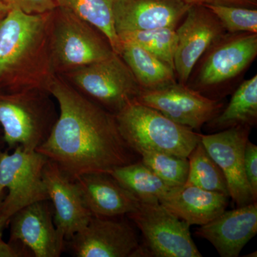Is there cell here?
<instances>
[{"label": "cell", "instance_id": "obj_1", "mask_svg": "<svg viewBox=\"0 0 257 257\" xmlns=\"http://www.w3.org/2000/svg\"><path fill=\"white\" fill-rule=\"evenodd\" d=\"M47 92L60 113L36 151L55 162L75 180L89 173H108L138 161L140 155L120 133L115 115L77 91L56 74Z\"/></svg>", "mask_w": 257, "mask_h": 257}, {"label": "cell", "instance_id": "obj_2", "mask_svg": "<svg viewBox=\"0 0 257 257\" xmlns=\"http://www.w3.org/2000/svg\"><path fill=\"white\" fill-rule=\"evenodd\" d=\"M51 13L30 15L10 9L0 21V92H48L56 75L51 58Z\"/></svg>", "mask_w": 257, "mask_h": 257}, {"label": "cell", "instance_id": "obj_3", "mask_svg": "<svg viewBox=\"0 0 257 257\" xmlns=\"http://www.w3.org/2000/svg\"><path fill=\"white\" fill-rule=\"evenodd\" d=\"M114 115L121 136L138 154L150 150L187 158L200 142L199 134L136 99Z\"/></svg>", "mask_w": 257, "mask_h": 257}, {"label": "cell", "instance_id": "obj_4", "mask_svg": "<svg viewBox=\"0 0 257 257\" xmlns=\"http://www.w3.org/2000/svg\"><path fill=\"white\" fill-rule=\"evenodd\" d=\"M50 38L52 66L58 75L104 60L115 52L100 31L63 8L51 13Z\"/></svg>", "mask_w": 257, "mask_h": 257}, {"label": "cell", "instance_id": "obj_5", "mask_svg": "<svg viewBox=\"0 0 257 257\" xmlns=\"http://www.w3.org/2000/svg\"><path fill=\"white\" fill-rule=\"evenodd\" d=\"M47 92H0V126L9 150L18 146L36 150L57 116Z\"/></svg>", "mask_w": 257, "mask_h": 257}, {"label": "cell", "instance_id": "obj_6", "mask_svg": "<svg viewBox=\"0 0 257 257\" xmlns=\"http://www.w3.org/2000/svg\"><path fill=\"white\" fill-rule=\"evenodd\" d=\"M256 56L257 33L226 32L199 60L195 80L187 85L207 97L221 100L230 82L241 76Z\"/></svg>", "mask_w": 257, "mask_h": 257}, {"label": "cell", "instance_id": "obj_7", "mask_svg": "<svg viewBox=\"0 0 257 257\" xmlns=\"http://www.w3.org/2000/svg\"><path fill=\"white\" fill-rule=\"evenodd\" d=\"M62 77L83 95L114 114L136 99L143 91L133 72L116 52Z\"/></svg>", "mask_w": 257, "mask_h": 257}, {"label": "cell", "instance_id": "obj_8", "mask_svg": "<svg viewBox=\"0 0 257 257\" xmlns=\"http://www.w3.org/2000/svg\"><path fill=\"white\" fill-rule=\"evenodd\" d=\"M13 150L0 151V190L8 191L0 205V218L6 224L23 208L49 200L43 176L48 159L22 146Z\"/></svg>", "mask_w": 257, "mask_h": 257}, {"label": "cell", "instance_id": "obj_9", "mask_svg": "<svg viewBox=\"0 0 257 257\" xmlns=\"http://www.w3.org/2000/svg\"><path fill=\"white\" fill-rule=\"evenodd\" d=\"M140 230L147 256L202 257L191 235L190 226L160 202H140L126 215Z\"/></svg>", "mask_w": 257, "mask_h": 257}, {"label": "cell", "instance_id": "obj_10", "mask_svg": "<svg viewBox=\"0 0 257 257\" xmlns=\"http://www.w3.org/2000/svg\"><path fill=\"white\" fill-rule=\"evenodd\" d=\"M116 218L92 216L65 247L76 257L147 256L133 224Z\"/></svg>", "mask_w": 257, "mask_h": 257}, {"label": "cell", "instance_id": "obj_11", "mask_svg": "<svg viewBox=\"0 0 257 257\" xmlns=\"http://www.w3.org/2000/svg\"><path fill=\"white\" fill-rule=\"evenodd\" d=\"M136 100L192 130H200L224 106L220 99H211L177 82L155 90H143Z\"/></svg>", "mask_w": 257, "mask_h": 257}, {"label": "cell", "instance_id": "obj_12", "mask_svg": "<svg viewBox=\"0 0 257 257\" xmlns=\"http://www.w3.org/2000/svg\"><path fill=\"white\" fill-rule=\"evenodd\" d=\"M176 77L178 82L187 84L199 60L226 31L219 19L206 5L194 4L176 29Z\"/></svg>", "mask_w": 257, "mask_h": 257}, {"label": "cell", "instance_id": "obj_13", "mask_svg": "<svg viewBox=\"0 0 257 257\" xmlns=\"http://www.w3.org/2000/svg\"><path fill=\"white\" fill-rule=\"evenodd\" d=\"M249 126H237L211 135H201L200 142L222 171L229 197L237 207L254 202L244 172V152Z\"/></svg>", "mask_w": 257, "mask_h": 257}, {"label": "cell", "instance_id": "obj_14", "mask_svg": "<svg viewBox=\"0 0 257 257\" xmlns=\"http://www.w3.org/2000/svg\"><path fill=\"white\" fill-rule=\"evenodd\" d=\"M10 242L26 248L35 257H59L65 248L54 221L50 200L40 201L23 208L8 221Z\"/></svg>", "mask_w": 257, "mask_h": 257}, {"label": "cell", "instance_id": "obj_15", "mask_svg": "<svg viewBox=\"0 0 257 257\" xmlns=\"http://www.w3.org/2000/svg\"><path fill=\"white\" fill-rule=\"evenodd\" d=\"M192 4L186 0H114L116 35L159 28L177 29Z\"/></svg>", "mask_w": 257, "mask_h": 257}, {"label": "cell", "instance_id": "obj_16", "mask_svg": "<svg viewBox=\"0 0 257 257\" xmlns=\"http://www.w3.org/2000/svg\"><path fill=\"white\" fill-rule=\"evenodd\" d=\"M43 176L56 227L67 241L87 226L92 214L84 205L75 181L55 162L47 161Z\"/></svg>", "mask_w": 257, "mask_h": 257}, {"label": "cell", "instance_id": "obj_17", "mask_svg": "<svg viewBox=\"0 0 257 257\" xmlns=\"http://www.w3.org/2000/svg\"><path fill=\"white\" fill-rule=\"evenodd\" d=\"M257 233V203L221 213L195 231L207 240L221 257H237Z\"/></svg>", "mask_w": 257, "mask_h": 257}, {"label": "cell", "instance_id": "obj_18", "mask_svg": "<svg viewBox=\"0 0 257 257\" xmlns=\"http://www.w3.org/2000/svg\"><path fill=\"white\" fill-rule=\"evenodd\" d=\"M74 181L92 216L119 217L136 210L140 204L109 174H84Z\"/></svg>", "mask_w": 257, "mask_h": 257}, {"label": "cell", "instance_id": "obj_19", "mask_svg": "<svg viewBox=\"0 0 257 257\" xmlns=\"http://www.w3.org/2000/svg\"><path fill=\"white\" fill-rule=\"evenodd\" d=\"M229 196L205 190L192 184L172 188L160 203L189 225L202 226L226 210Z\"/></svg>", "mask_w": 257, "mask_h": 257}, {"label": "cell", "instance_id": "obj_20", "mask_svg": "<svg viewBox=\"0 0 257 257\" xmlns=\"http://www.w3.org/2000/svg\"><path fill=\"white\" fill-rule=\"evenodd\" d=\"M119 55L143 90H155L177 82L174 69L133 42H121Z\"/></svg>", "mask_w": 257, "mask_h": 257}, {"label": "cell", "instance_id": "obj_21", "mask_svg": "<svg viewBox=\"0 0 257 257\" xmlns=\"http://www.w3.org/2000/svg\"><path fill=\"white\" fill-rule=\"evenodd\" d=\"M257 121V75L243 81L224 110L207 123L211 131L237 126H254Z\"/></svg>", "mask_w": 257, "mask_h": 257}, {"label": "cell", "instance_id": "obj_22", "mask_svg": "<svg viewBox=\"0 0 257 257\" xmlns=\"http://www.w3.org/2000/svg\"><path fill=\"white\" fill-rule=\"evenodd\" d=\"M109 174L140 202H160L172 189L141 160L116 167Z\"/></svg>", "mask_w": 257, "mask_h": 257}, {"label": "cell", "instance_id": "obj_23", "mask_svg": "<svg viewBox=\"0 0 257 257\" xmlns=\"http://www.w3.org/2000/svg\"><path fill=\"white\" fill-rule=\"evenodd\" d=\"M57 8L73 13L97 29L108 39L113 50L119 55L121 42L115 31L114 0H55Z\"/></svg>", "mask_w": 257, "mask_h": 257}, {"label": "cell", "instance_id": "obj_24", "mask_svg": "<svg viewBox=\"0 0 257 257\" xmlns=\"http://www.w3.org/2000/svg\"><path fill=\"white\" fill-rule=\"evenodd\" d=\"M187 182L205 190L229 196L227 184L222 171L213 160L201 142L189 154Z\"/></svg>", "mask_w": 257, "mask_h": 257}, {"label": "cell", "instance_id": "obj_25", "mask_svg": "<svg viewBox=\"0 0 257 257\" xmlns=\"http://www.w3.org/2000/svg\"><path fill=\"white\" fill-rule=\"evenodd\" d=\"M118 37L120 42H133L143 47L175 70L174 58L177 45L176 29L159 28L125 32Z\"/></svg>", "mask_w": 257, "mask_h": 257}, {"label": "cell", "instance_id": "obj_26", "mask_svg": "<svg viewBox=\"0 0 257 257\" xmlns=\"http://www.w3.org/2000/svg\"><path fill=\"white\" fill-rule=\"evenodd\" d=\"M138 155L144 165L169 187H182L187 182L188 158L150 150H141Z\"/></svg>", "mask_w": 257, "mask_h": 257}, {"label": "cell", "instance_id": "obj_27", "mask_svg": "<svg viewBox=\"0 0 257 257\" xmlns=\"http://www.w3.org/2000/svg\"><path fill=\"white\" fill-rule=\"evenodd\" d=\"M216 15L227 33H257L256 8L204 5Z\"/></svg>", "mask_w": 257, "mask_h": 257}, {"label": "cell", "instance_id": "obj_28", "mask_svg": "<svg viewBox=\"0 0 257 257\" xmlns=\"http://www.w3.org/2000/svg\"><path fill=\"white\" fill-rule=\"evenodd\" d=\"M244 172L253 200L257 199V146L248 140L245 147Z\"/></svg>", "mask_w": 257, "mask_h": 257}, {"label": "cell", "instance_id": "obj_29", "mask_svg": "<svg viewBox=\"0 0 257 257\" xmlns=\"http://www.w3.org/2000/svg\"><path fill=\"white\" fill-rule=\"evenodd\" d=\"M10 9H18L27 14L39 15L51 13L57 5L55 0H4Z\"/></svg>", "mask_w": 257, "mask_h": 257}, {"label": "cell", "instance_id": "obj_30", "mask_svg": "<svg viewBox=\"0 0 257 257\" xmlns=\"http://www.w3.org/2000/svg\"><path fill=\"white\" fill-rule=\"evenodd\" d=\"M204 5H220L226 6L256 8L257 0H204Z\"/></svg>", "mask_w": 257, "mask_h": 257}, {"label": "cell", "instance_id": "obj_31", "mask_svg": "<svg viewBox=\"0 0 257 257\" xmlns=\"http://www.w3.org/2000/svg\"><path fill=\"white\" fill-rule=\"evenodd\" d=\"M10 10L9 6L5 3L4 0H0V21L8 15Z\"/></svg>", "mask_w": 257, "mask_h": 257}, {"label": "cell", "instance_id": "obj_32", "mask_svg": "<svg viewBox=\"0 0 257 257\" xmlns=\"http://www.w3.org/2000/svg\"><path fill=\"white\" fill-rule=\"evenodd\" d=\"M187 3H190V4H202L204 5V0H186Z\"/></svg>", "mask_w": 257, "mask_h": 257}, {"label": "cell", "instance_id": "obj_33", "mask_svg": "<svg viewBox=\"0 0 257 257\" xmlns=\"http://www.w3.org/2000/svg\"><path fill=\"white\" fill-rule=\"evenodd\" d=\"M6 225L4 221L2 220L1 218H0V238L3 237V230L4 229L5 226Z\"/></svg>", "mask_w": 257, "mask_h": 257}, {"label": "cell", "instance_id": "obj_34", "mask_svg": "<svg viewBox=\"0 0 257 257\" xmlns=\"http://www.w3.org/2000/svg\"><path fill=\"white\" fill-rule=\"evenodd\" d=\"M5 145L4 140H3V132L0 133V151H1L2 149L3 148Z\"/></svg>", "mask_w": 257, "mask_h": 257}, {"label": "cell", "instance_id": "obj_35", "mask_svg": "<svg viewBox=\"0 0 257 257\" xmlns=\"http://www.w3.org/2000/svg\"><path fill=\"white\" fill-rule=\"evenodd\" d=\"M5 197V192L0 190V205H1L2 202H3V199Z\"/></svg>", "mask_w": 257, "mask_h": 257}]
</instances>
